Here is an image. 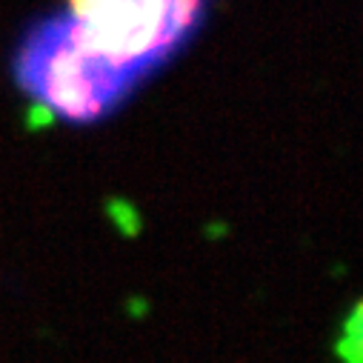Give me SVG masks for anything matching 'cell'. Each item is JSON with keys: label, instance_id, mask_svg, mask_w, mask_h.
Masks as SVG:
<instances>
[{"label": "cell", "instance_id": "6da1fadb", "mask_svg": "<svg viewBox=\"0 0 363 363\" xmlns=\"http://www.w3.org/2000/svg\"><path fill=\"white\" fill-rule=\"evenodd\" d=\"M15 77L35 104L66 123L109 118L140 86V77L98 49L69 12H57L23 35Z\"/></svg>", "mask_w": 363, "mask_h": 363}, {"label": "cell", "instance_id": "7a4b0ae2", "mask_svg": "<svg viewBox=\"0 0 363 363\" xmlns=\"http://www.w3.org/2000/svg\"><path fill=\"white\" fill-rule=\"evenodd\" d=\"M212 0H69L66 12L140 83L203 26Z\"/></svg>", "mask_w": 363, "mask_h": 363}, {"label": "cell", "instance_id": "3957f363", "mask_svg": "<svg viewBox=\"0 0 363 363\" xmlns=\"http://www.w3.org/2000/svg\"><path fill=\"white\" fill-rule=\"evenodd\" d=\"M360 306H352V315L343 326V337L337 343V354L346 363H360Z\"/></svg>", "mask_w": 363, "mask_h": 363}]
</instances>
